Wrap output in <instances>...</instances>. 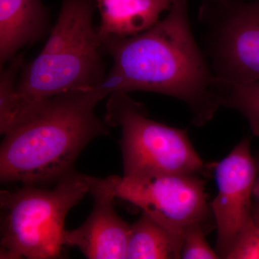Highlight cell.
<instances>
[{
    "mask_svg": "<svg viewBox=\"0 0 259 259\" xmlns=\"http://www.w3.org/2000/svg\"><path fill=\"white\" fill-rule=\"evenodd\" d=\"M106 96L99 88L71 90L24 110L2 142V182L36 185L57 182L72 171L83 148L108 133V125L95 112Z\"/></svg>",
    "mask_w": 259,
    "mask_h": 259,
    "instance_id": "cell-2",
    "label": "cell"
},
{
    "mask_svg": "<svg viewBox=\"0 0 259 259\" xmlns=\"http://www.w3.org/2000/svg\"><path fill=\"white\" fill-rule=\"evenodd\" d=\"M229 259L259 258V203L255 202L249 218L227 256Z\"/></svg>",
    "mask_w": 259,
    "mask_h": 259,
    "instance_id": "cell-15",
    "label": "cell"
},
{
    "mask_svg": "<svg viewBox=\"0 0 259 259\" xmlns=\"http://www.w3.org/2000/svg\"><path fill=\"white\" fill-rule=\"evenodd\" d=\"M95 7L96 0H63L44 49L23 69L17 84L15 120L28 107L49 97L101 84L105 77L104 48L93 25Z\"/></svg>",
    "mask_w": 259,
    "mask_h": 259,
    "instance_id": "cell-3",
    "label": "cell"
},
{
    "mask_svg": "<svg viewBox=\"0 0 259 259\" xmlns=\"http://www.w3.org/2000/svg\"><path fill=\"white\" fill-rule=\"evenodd\" d=\"M90 185L140 207L182 245L186 230L208 214L204 181L194 175L90 177Z\"/></svg>",
    "mask_w": 259,
    "mask_h": 259,
    "instance_id": "cell-7",
    "label": "cell"
},
{
    "mask_svg": "<svg viewBox=\"0 0 259 259\" xmlns=\"http://www.w3.org/2000/svg\"><path fill=\"white\" fill-rule=\"evenodd\" d=\"M198 19L218 81H258L259 0H202Z\"/></svg>",
    "mask_w": 259,
    "mask_h": 259,
    "instance_id": "cell-6",
    "label": "cell"
},
{
    "mask_svg": "<svg viewBox=\"0 0 259 259\" xmlns=\"http://www.w3.org/2000/svg\"><path fill=\"white\" fill-rule=\"evenodd\" d=\"M259 163L250 141L243 139L214 168L218 194L211 203L218 236L216 252L227 258L253 209V188Z\"/></svg>",
    "mask_w": 259,
    "mask_h": 259,
    "instance_id": "cell-8",
    "label": "cell"
},
{
    "mask_svg": "<svg viewBox=\"0 0 259 259\" xmlns=\"http://www.w3.org/2000/svg\"><path fill=\"white\" fill-rule=\"evenodd\" d=\"M253 199L255 202L259 203V173L255 180L254 188H253Z\"/></svg>",
    "mask_w": 259,
    "mask_h": 259,
    "instance_id": "cell-17",
    "label": "cell"
},
{
    "mask_svg": "<svg viewBox=\"0 0 259 259\" xmlns=\"http://www.w3.org/2000/svg\"><path fill=\"white\" fill-rule=\"evenodd\" d=\"M217 252L209 246L205 238L204 225L195 223L189 227L183 236L180 258H219Z\"/></svg>",
    "mask_w": 259,
    "mask_h": 259,
    "instance_id": "cell-16",
    "label": "cell"
},
{
    "mask_svg": "<svg viewBox=\"0 0 259 259\" xmlns=\"http://www.w3.org/2000/svg\"><path fill=\"white\" fill-rule=\"evenodd\" d=\"M174 0H96L100 15L97 28L101 40L128 37L146 31L168 11Z\"/></svg>",
    "mask_w": 259,
    "mask_h": 259,
    "instance_id": "cell-11",
    "label": "cell"
},
{
    "mask_svg": "<svg viewBox=\"0 0 259 259\" xmlns=\"http://www.w3.org/2000/svg\"><path fill=\"white\" fill-rule=\"evenodd\" d=\"M220 105L243 114L253 134L259 136V80L239 83L221 82Z\"/></svg>",
    "mask_w": 259,
    "mask_h": 259,
    "instance_id": "cell-13",
    "label": "cell"
},
{
    "mask_svg": "<svg viewBox=\"0 0 259 259\" xmlns=\"http://www.w3.org/2000/svg\"><path fill=\"white\" fill-rule=\"evenodd\" d=\"M182 243L146 213L131 226L126 258H180Z\"/></svg>",
    "mask_w": 259,
    "mask_h": 259,
    "instance_id": "cell-12",
    "label": "cell"
},
{
    "mask_svg": "<svg viewBox=\"0 0 259 259\" xmlns=\"http://www.w3.org/2000/svg\"><path fill=\"white\" fill-rule=\"evenodd\" d=\"M113 64L99 88L107 95L147 91L185 102L194 123L208 122L220 105V83L194 38L187 0H174L168 14L146 31L102 40Z\"/></svg>",
    "mask_w": 259,
    "mask_h": 259,
    "instance_id": "cell-1",
    "label": "cell"
},
{
    "mask_svg": "<svg viewBox=\"0 0 259 259\" xmlns=\"http://www.w3.org/2000/svg\"><path fill=\"white\" fill-rule=\"evenodd\" d=\"M49 11L41 0H0V61L12 60L19 49L47 31Z\"/></svg>",
    "mask_w": 259,
    "mask_h": 259,
    "instance_id": "cell-10",
    "label": "cell"
},
{
    "mask_svg": "<svg viewBox=\"0 0 259 259\" xmlns=\"http://www.w3.org/2000/svg\"><path fill=\"white\" fill-rule=\"evenodd\" d=\"M90 190L89 176L72 171L52 190L1 191L0 258H61L65 219Z\"/></svg>",
    "mask_w": 259,
    "mask_h": 259,
    "instance_id": "cell-4",
    "label": "cell"
},
{
    "mask_svg": "<svg viewBox=\"0 0 259 259\" xmlns=\"http://www.w3.org/2000/svg\"><path fill=\"white\" fill-rule=\"evenodd\" d=\"M90 192L95 197L93 211L79 228L66 230L65 245L77 247L90 259L126 258L131 226L117 215L111 193L93 187Z\"/></svg>",
    "mask_w": 259,
    "mask_h": 259,
    "instance_id": "cell-9",
    "label": "cell"
},
{
    "mask_svg": "<svg viewBox=\"0 0 259 259\" xmlns=\"http://www.w3.org/2000/svg\"><path fill=\"white\" fill-rule=\"evenodd\" d=\"M23 61V54H19L10 60L8 69H2L0 81V133L2 135L8 131L14 121V100L18 84L16 79Z\"/></svg>",
    "mask_w": 259,
    "mask_h": 259,
    "instance_id": "cell-14",
    "label": "cell"
},
{
    "mask_svg": "<svg viewBox=\"0 0 259 259\" xmlns=\"http://www.w3.org/2000/svg\"><path fill=\"white\" fill-rule=\"evenodd\" d=\"M105 121L120 127L123 176L182 174L204 169L202 158L191 144L186 130L151 120L143 105L127 93L110 94Z\"/></svg>",
    "mask_w": 259,
    "mask_h": 259,
    "instance_id": "cell-5",
    "label": "cell"
}]
</instances>
